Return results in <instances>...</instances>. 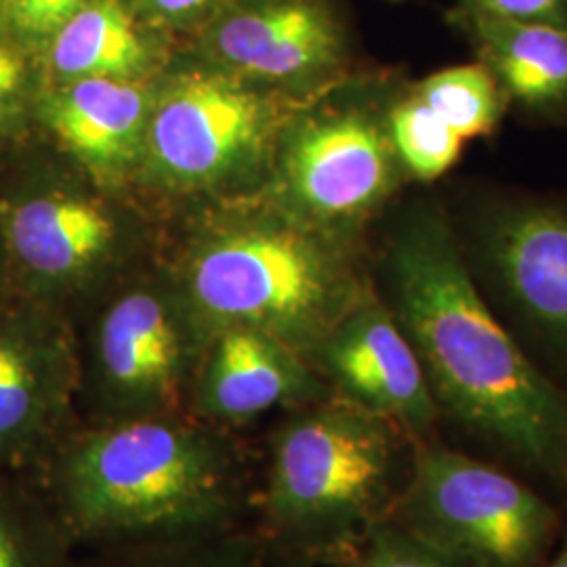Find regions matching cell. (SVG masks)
Listing matches in <instances>:
<instances>
[{
    "instance_id": "6da1fadb",
    "label": "cell",
    "mask_w": 567,
    "mask_h": 567,
    "mask_svg": "<svg viewBox=\"0 0 567 567\" xmlns=\"http://www.w3.org/2000/svg\"><path fill=\"white\" fill-rule=\"evenodd\" d=\"M377 261L374 290L419 358L442 437L567 505V389L487 305L446 204L402 208Z\"/></svg>"
},
{
    "instance_id": "7a4b0ae2",
    "label": "cell",
    "mask_w": 567,
    "mask_h": 567,
    "mask_svg": "<svg viewBox=\"0 0 567 567\" xmlns=\"http://www.w3.org/2000/svg\"><path fill=\"white\" fill-rule=\"evenodd\" d=\"M30 480L76 547L217 536L257 501L243 442L192 414L79 421Z\"/></svg>"
},
{
    "instance_id": "3957f363",
    "label": "cell",
    "mask_w": 567,
    "mask_h": 567,
    "mask_svg": "<svg viewBox=\"0 0 567 567\" xmlns=\"http://www.w3.org/2000/svg\"><path fill=\"white\" fill-rule=\"evenodd\" d=\"M173 282L208 339L225 328H252L311 360L368 295L372 271L360 244L305 221L271 194L210 215Z\"/></svg>"
},
{
    "instance_id": "277c9868",
    "label": "cell",
    "mask_w": 567,
    "mask_h": 567,
    "mask_svg": "<svg viewBox=\"0 0 567 567\" xmlns=\"http://www.w3.org/2000/svg\"><path fill=\"white\" fill-rule=\"evenodd\" d=\"M416 440L337 395L284 410L267 440L259 534L305 567H337L393 517Z\"/></svg>"
},
{
    "instance_id": "5b68a950",
    "label": "cell",
    "mask_w": 567,
    "mask_h": 567,
    "mask_svg": "<svg viewBox=\"0 0 567 567\" xmlns=\"http://www.w3.org/2000/svg\"><path fill=\"white\" fill-rule=\"evenodd\" d=\"M313 97V95H309ZM309 97L238 79L189 55L156 81L140 177L175 194H221L274 164Z\"/></svg>"
},
{
    "instance_id": "8992f818",
    "label": "cell",
    "mask_w": 567,
    "mask_h": 567,
    "mask_svg": "<svg viewBox=\"0 0 567 567\" xmlns=\"http://www.w3.org/2000/svg\"><path fill=\"white\" fill-rule=\"evenodd\" d=\"M567 505L442 435L416 442L389 524L463 567H545Z\"/></svg>"
},
{
    "instance_id": "52a82bcc",
    "label": "cell",
    "mask_w": 567,
    "mask_h": 567,
    "mask_svg": "<svg viewBox=\"0 0 567 567\" xmlns=\"http://www.w3.org/2000/svg\"><path fill=\"white\" fill-rule=\"evenodd\" d=\"M344 81L316 93L284 128L274 156L271 194L324 231L362 244L374 221L410 182L386 128L393 84Z\"/></svg>"
},
{
    "instance_id": "ba28073f",
    "label": "cell",
    "mask_w": 567,
    "mask_h": 567,
    "mask_svg": "<svg viewBox=\"0 0 567 567\" xmlns=\"http://www.w3.org/2000/svg\"><path fill=\"white\" fill-rule=\"evenodd\" d=\"M447 210L487 305L532 362L567 389L566 198L477 192Z\"/></svg>"
},
{
    "instance_id": "9c48e42d",
    "label": "cell",
    "mask_w": 567,
    "mask_h": 567,
    "mask_svg": "<svg viewBox=\"0 0 567 567\" xmlns=\"http://www.w3.org/2000/svg\"><path fill=\"white\" fill-rule=\"evenodd\" d=\"M208 334L173 280L124 288L95 322L82 389L91 423L192 414V389Z\"/></svg>"
},
{
    "instance_id": "30bf717a",
    "label": "cell",
    "mask_w": 567,
    "mask_h": 567,
    "mask_svg": "<svg viewBox=\"0 0 567 567\" xmlns=\"http://www.w3.org/2000/svg\"><path fill=\"white\" fill-rule=\"evenodd\" d=\"M121 208L74 177L37 171L0 196V244L13 288L61 311L126 250Z\"/></svg>"
},
{
    "instance_id": "8fae6325",
    "label": "cell",
    "mask_w": 567,
    "mask_h": 567,
    "mask_svg": "<svg viewBox=\"0 0 567 567\" xmlns=\"http://www.w3.org/2000/svg\"><path fill=\"white\" fill-rule=\"evenodd\" d=\"M82 360L65 311L0 299V475L32 477L79 423Z\"/></svg>"
},
{
    "instance_id": "7c38bea8",
    "label": "cell",
    "mask_w": 567,
    "mask_h": 567,
    "mask_svg": "<svg viewBox=\"0 0 567 567\" xmlns=\"http://www.w3.org/2000/svg\"><path fill=\"white\" fill-rule=\"evenodd\" d=\"M189 41L206 63L299 97L351 76V37L337 0H229Z\"/></svg>"
},
{
    "instance_id": "4fadbf2b",
    "label": "cell",
    "mask_w": 567,
    "mask_h": 567,
    "mask_svg": "<svg viewBox=\"0 0 567 567\" xmlns=\"http://www.w3.org/2000/svg\"><path fill=\"white\" fill-rule=\"evenodd\" d=\"M309 362L332 395L395 423L412 440L442 435L419 358L374 284L328 332Z\"/></svg>"
},
{
    "instance_id": "5bb4252c",
    "label": "cell",
    "mask_w": 567,
    "mask_h": 567,
    "mask_svg": "<svg viewBox=\"0 0 567 567\" xmlns=\"http://www.w3.org/2000/svg\"><path fill=\"white\" fill-rule=\"evenodd\" d=\"M326 395L324 379L299 351L252 328H225L206 343L189 412L234 431Z\"/></svg>"
},
{
    "instance_id": "9a60e30c",
    "label": "cell",
    "mask_w": 567,
    "mask_h": 567,
    "mask_svg": "<svg viewBox=\"0 0 567 567\" xmlns=\"http://www.w3.org/2000/svg\"><path fill=\"white\" fill-rule=\"evenodd\" d=\"M156 81L81 79L42 84L37 122L102 185L137 177Z\"/></svg>"
},
{
    "instance_id": "2e32d148",
    "label": "cell",
    "mask_w": 567,
    "mask_h": 567,
    "mask_svg": "<svg viewBox=\"0 0 567 567\" xmlns=\"http://www.w3.org/2000/svg\"><path fill=\"white\" fill-rule=\"evenodd\" d=\"M446 20L508 107L534 121L567 122V28L496 16L461 0L447 9Z\"/></svg>"
},
{
    "instance_id": "e0dca14e",
    "label": "cell",
    "mask_w": 567,
    "mask_h": 567,
    "mask_svg": "<svg viewBox=\"0 0 567 567\" xmlns=\"http://www.w3.org/2000/svg\"><path fill=\"white\" fill-rule=\"evenodd\" d=\"M173 42L124 0H86L42 44V84L81 79L154 81L173 61Z\"/></svg>"
},
{
    "instance_id": "ac0fdd59",
    "label": "cell",
    "mask_w": 567,
    "mask_h": 567,
    "mask_svg": "<svg viewBox=\"0 0 567 567\" xmlns=\"http://www.w3.org/2000/svg\"><path fill=\"white\" fill-rule=\"evenodd\" d=\"M74 548L30 477L0 475V567H76Z\"/></svg>"
},
{
    "instance_id": "d6986e66",
    "label": "cell",
    "mask_w": 567,
    "mask_h": 567,
    "mask_svg": "<svg viewBox=\"0 0 567 567\" xmlns=\"http://www.w3.org/2000/svg\"><path fill=\"white\" fill-rule=\"evenodd\" d=\"M386 128L410 182L442 179L463 156L466 143L426 105L410 82H398L386 102Z\"/></svg>"
},
{
    "instance_id": "ffe728a7",
    "label": "cell",
    "mask_w": 567,
    "mask_h": 567,
    "mask_svg": "<svg viewBox=\"0 0 567 567\" xmlns=\"http://www.w3.org/2000/svg\"><path fill=\"white\" fill-rule=\"evenodd\" d=\"M410 84L465 143L494 135L511 110L496 81L477 61L450 65Z\"/></svg>"
},
{
    "instance_id": "44dd1931",
    "label": "cell",
    "mask_w": 567,
    "mask_h": 567,
    "mask_svg": "<svg viewBox=\"0 0 567 567\" xmlns=\"http://www.w3.org/2000/svg\"><path fill=\"white\" fill-rule=\"evenodd\" d=\"M122 567H305L240 529L164 547L140 548Z\"/></svg>"
},
{
    "instance_id": "7402d4cb",
    "label": "cell",
    "mask_w": 567,
    "mask_h": 567,
    "mask_svg": "<svg viewBox=\"0 0 567 567\" xmlns=\"http://www.w3.org/2000/svg\"><path fill=\"white\" fill-rule=\"evenodd\" d=\"M41 86L39 53L0 25V154L37 121Z\"/></svg>"
},
{
    "instance_id": "603a6c76",
    "label": "cell",
    "mask_w": 567,
    "mask_h": 567,
    "mask_svg": "<svg viewBox=\"0 0 567 567\" xmlns=\"http://www.w3.org/2000/svg\"><path fill=\"white\" fill-rule=\"evenodd\" d=\"M337 567H463L408 536L393 524L377 527Z\"/></svg>"
},
{
    "instance_id": "cb8c5ba5",
    "label": "cell",
    "mask_w": 567,
    "mask_h": 567,
    "mask_svg": "<svg viewBox=\"0 0 567 567\" xmlns=\"http://www.w3.org/2000/svg\"><path fill=\"white\" fill-rule=\"evenodd\" d=\"M86 0H7L0 25L37 53Z\"/></svg>"
},
{
    "instance_id": "d4e9b609",
    "label": "cell",
    "mask_w": 567,
    "mask_h": 567,
    "mask_svg": "<svg viewBox=\"0 0 567 567\" xmlns=\"http://www.w3.org/2000/svg\"><path fill=\"white\" fill-rule=\"evenodd\" d=\"M143 21L171 39H194L229 0H124Z\"/></svg>"
},
{
    "instance_id": "484cf974",
    "label": "cell",
    "mask_w": 567,
    "mask_h": 567,
    "mask_svg": "<svg viewBox=\"0 0 567 567\" xmlns=\"http://www.w3.org/2000/svg\"><path fill=\"white\" fill-rule=\"evenodd\" d=\"M471 7L515 20L543 21L567 28V0H461Z\"/></svg>"
},
{
    "instance_id": "4316f807",
    "label": "cell",
    "mask_w": 567,
    "mask_h": 567,
    "mask_svg": "<svg viewBox=\"0 0 567 567\" xmlns=\"http://www.w3.org/2000/svg\"><path fill=\"white\" fill-rule=\"evenodd\" d=\"M545 567H567V519L564 532H561V538H559L557 547L553 550V555L548 557Z\"/></svg>"
},
{
    "instance_id": "83f0119b",
    "label": "cell",
    "mask_w": 567,
    "mask_h": 567,
    "mask_svg": "<svg viewBox=\"0 0 567 567\" xmlns=\"http://www.w3.org/2000/svg\"><path fill=\"white\" fill-rule=\"evenodd\" d=\"M13 284H11V276H9V267H7V259L2 252V244H0V299L7 297L9 292H13Z\"/></svg>"
},
{
    "instance_id": "f1b7e54d",
    "label": "cell",
    "mask_w": 567,
    "mask_h": 567,
    "mask_svg": "<svg viewBox=\"0 0 567 567\" xmlns=\"http://www.w3.org/2000/svg\"><path fill=\"white\" fill-rule=\"evenodd\" d=\"M4 4H7V0H0V13H2V9H4Z\"/></svg>"
}]
</instances>
